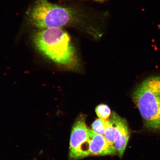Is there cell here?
<instances>
[{
  "mask_svg": "<svg viewBox=\"0 0 160 160\" xmlns=\"http://www.w3.org/2000/svg\"><path fill=\"white\" fill-rule=\"evenodd\" d=\"M86 116L81 115L76 119L72 128L70 140L69 159L77 160L90 155L89 129L86 124Z\"/></svg>",
  "mask_w": 160,
  "mask_h": 160,
  "instance_id": "cell-4",
  "label": "cell"
},
{
  "mask_svg": "<svg viewBox=\"0 0 160 160\" xmlns=\"http://www.w3.org/2000/svg\"><path fill=\"white\" fill-rule=\"evenodd\" d=\"M95 112L99 119L108 120L111 115V109L107 105L101 104L97 106Z\"/></svg>",
  "mask_w": 160,
  "mask_h": 160,
  "instance_id": "cell-8",
  "label": "cell"
},
{
  "mask_svg": "<svg viewBox=\"0 0 160 160\" xmlns=\"http://www.w3.org/2000/svg\"><path fill=\"white\" fill-rule=\"evenodd\" d=\"M108 120L109 122L106 128L103 136H104L106 140L110 145L115 147L113 138V125L111 121L109 119Z\"/></svg>",
  "mask_w": 160,
  "mask_h": 160,
  "instance_id": "cell-9",
  "label": "cell"
},
{
  "mask_svg": "<svg viewBox=\"0 0 160 160\" xmlns=\"http://www.w3.org/2000/svg\"><path fill=\"white\" fill-rule=\"evenodd\" d=\"M159 86H160V76L159 77Z\"/></svg>",
  "mask_w": 160,
  "mask_h": 160,
  "instance_id": "cell-10",
  "label": "cell"
},
{
  "mask_svg": "<svg viewBox=\"0 0 160 160\" xmlns=\"http://www.w3.org/2000/svg\"><path fill=\"white\" fill-rule=\"evenodd\" d=\"M32 39L36 49L57 64L71 70L78 66L69 36L61 28L37 29Z\"/></svg>",
  "mask_w": 160,
  "mask_h": 160,
  "instance_id": "cell-1",
  "label": "cell"
},
{
  "mask_svg": "<svg viewBox=\"0 0 160 160\" xmlns=\"http://www.w3.org/2000/svg\"><path fill=\"white\" fill-rule=\"evenodd\" d=\"M95 1H103V0H95Z\"/></svg>",
  "mask_w": 160,
  "mask_h": 160,
  "instance_id": "cell-11",
  "label": "cell"
},
{
  "mask_svg": "<svg viewBox=\"0 0 160 160\" xmlns=\"http://www.w3.org/2000/svg\"><path fill=\"white\" fill-rule=\"evenodd\" d=\"M89 139L90 155L105 156L117 154L118 152L115 147L110 145L103 135L96 133L89 129Z\"/></svg>",
  "mask_w": 160,
  "mask_h": 160,
  "instance_id": "cell-6",
  "label": "cell"
},
{
  "mask_svg": "<svg viewBox=\"0 0 160 160\" xmlns=\"http://www.w3.org/2000/svg\"><path fill=\"white\" fill-rule=\"evenodd\" d=\"M28 20L37 29L61 28L72 19L67 8L50 2L48 0H36L27 12Z\"/></svg>",
  "mask_w": 160,
  "mask_h": 160,
  "instance_id": "cell-3",
  "label": "cell"
},
{
  "mask_svg": "<svg viewBox=\"0 0 160 160\" xmlns=\"http://www.w3.org/2000/svg\"><path fill=\"white\" fill-rule=\"evenodd\" d=\"M109 120L96 119L92 125V130L95 133L104 135L106 127L109 123Z\"/></svg>",
  "mask_w": 160,
  "mask_h": 160,
  "instance_id": "cell-7",
  "label": "cell"
},
{
  "mask_svg": "<svg viewBox=\"0 0 160 160\" xmlns=\"http://www.w3.org/2000/svg\"><path fill=\"white\" fill-rule=\"evenodd\" d=\"M109 120L113 125L114 146L120 158H122L130 137L127 121L114 112L112 113Z\"/></svg>",
  "mask_w": 160,
  "mask_h": 160,
  "instance_id": "cell-5",
  "label": "cell"
},
{
  "mask_svg": "<svg viewBox=\"0 0 160 160\" xmlns=\"http://www.w3.org/2000/svg\"><path fill=\"white\" fill-rule=\"evenodd\" d=\"M134 102L147 128L160 131V88L159 77L145 80L134 91Z\"/></svg>",
  "mask_w": 160,
  "mask_h": 160,
  "instance_id": "cell-2",
  "label": "cell"
}]
</instances>
